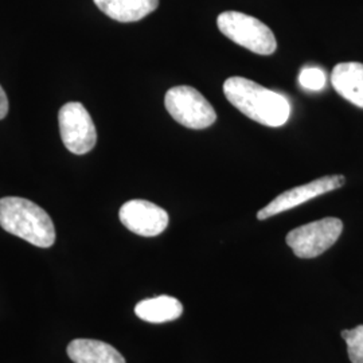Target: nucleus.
<instances>
[{"instance_id":"1","label":"nucleus","mask_w":363,"mask_h":363,"mask_svg":"<svg viewBox=\"0 0 363 363\" xmlns=\"http://www.w3.org/2000/svg\"><path fill=\"white\" fill-rule=\"evenodd\" d=\"M223 93L229 103L253 121L267 127H281L291 116L286 96L244 77L228 78Z\"/></svg>"},{"instance_id":"2","label":"nucleus","mask_w":363,"mask_h":363,"mask_svg":"<svg viewBox=\"0 0 363 363\" xmlns=\"http://www.w3.org/2000/svg\"><path fill=\"white\" fill-rule=\"evenodd\" d=\"M0 226L34 247H50L55 242V228L50 216L25 198L0 199Z\"/></svg>"},{"instance_id":"3","label":"nucleus","mask_w":363,"mask_h":363,"mask_svg":"<svg viewBox=\"0 0 363 363\" xmlns=\"http://www.w3.org/2000/svg\"><path fill=\"white\" fill-rule=\"evenodd\" d=\"M220 33L234 43L259 55L276 52L277 42L272 30L259 19L238 11H226L217 19Z\"/></svg>"},{"instance_id":"4","label":"nucleus","mask_w":363,"mask_h":363,"mask_svg":"<svg viewBox=\"0 0 363 363\" xmlns=\"http://www.w3.org/2000/svg\"><path fill=\"white\" fill-rule=\"evenodd\" d=\"M164 105L171 117L186 128L205 130L217 120L213 105L191 86L171 88L166 93Z\"/></svg>"},{"instance_id":"5","label":"nucleus","mask_w":363,"mask_h":363,"mask_svg":"<svg viewBox=\"0 0 363 363\" xmlns=\"http://www.w3.org/2000/svg\"><path fill=\"white\" fill-rule=\"evenodd\" d=\"M342 230L343 223L339 218L315 220L286 234V245L298 259H315L337 242Z\"/></svg>"},{"instance_id":"6","label":"nucleus","mask_w":363,"mask_h":363,"mask_svg":"<svg viewBox=\"0 0 363 363\" xmlns=\"http://www.w3.org/2000/svg\"><path fill=\"white\" fill-rule=\"evenodd\" d=\"M61 139L74 155L91 152L97 143V130L89 112L81 103H67L58 113Z\"/></svg>"},{"instance_id":"7","label":"nucleus","mask_w":363,"mask_h":363,"mask_svg":"<svg viewBox=\"0 0 363 363\" xmlns=\"http://www.w3.org/2000/svg\"><path fill=\"white\" fill-rule=\"evenodd\" d=\"M345 183L346 178L343 175H330L286 190L283 194L276 196L265 208H261L257 213V218L259 220H268L273 216L284 213L286 210L298 208L316 196L340 189Z\"/></svg>"},{"instance_id":"8","label":"nucleus","mask_w":363,"mask_h":363,"mask_svg":"<svg viewBox=\"0 0 363 363\" xmlns=\"http://www.w3.org/2000/svg\"><path fill=\"white\" fill-rule=\"evenodd\" d=\"M118 218L132 233L143 237L159 235L169 226L167 211L144 199L125 202L118 211Z\"/></svg>"},{"instance_id":"9","label":"nucleus","mask_w":363,"mask_h":363,"mask_svg":"<svg viewBox=\"0 0 363 363\" xmlns=\"http://www.w3.org/2000/svg\"><path fill=\"white\" fill-rule=\"evenodd\" d=\"M331 84L345 100L363 109V64H337L331 73Z\"/></svg>"},{"instance_id":"10","label":"nucleus","mask_w":363,"mask_h":363,"mask_svg":"<svg viewBox=\"0 0 363 363\" xmlns=\"http://www.w3.org/2000/svg\"><path fill=\"white\" fill-rule=\"evenodd\" d=\"M67 355L74 363H125L118 351L101 340L74 339L67 346Z\"/></svg>"},{"instance_id":"11","label":"nucleus","mask_w":363,"mask_h":363,"mask_svg":"<svg viewBox=\"0 0 363 363\" xmlns=\"http://www.w3.org/2000/svg\"><path fill=\"white\" fill-rule=\"evenodd\" d=\"M94 4L111 19L130 23L154 13L159 0H93Z\"/></svg>"},{"instance_id":"12","label":"nucleus","mask_w":363,"mask_h":363,"mask_svg":"<svg viewBox=\"0 0 363 363\" xmlns=\"http://www.w3.org/2000/svg\"><path fill=\"white\" fill-rule=\"evenodd\" d=\"M135 313L139 319L148 323H166L175 320L183 313V306L178 298L162 295L145 298L136 304Z\"/></svg>"},{"instance_id":"13","label":"nucleus","mask_w":363,"mask_h":363,"mask_svg":"<svg viewBox=\"0 0 363 363\" xmlns=\"http://www.w3.org/2000/svg\"><path fill=\"white\" fill-rule=\"evenodd\" d=\"M342 337L347 345L351 363H363V325L352 330H343Z\"/></svg>"},{"instance_id":"14","label":"nucleus","mask_w":363,"mask_h":363,"mask_svg":"<svg viewBox=\"0 0 363 363\" xmlns=\"http://www.w3.org/2000/svg\"><path fill=\"white\" fill-rule=\"evenodd\" d=\"M298 84L306 91H319L325 89L327 77H325V73L322 69L308 66V67H304L300 72Z\"/></svg>"},{"instance_id":"15","label":"nucleus","mask_w":363,"mask_h":363,"mask_svg":"<svg viewBox=\"0 0 363 363\" xmlns=\"http://www.w3.org/2000/svg\"><path fill=\"white\" fill-rule=\"evenodd\" d=\"M7 112H9V99L6 91L0 85V120L7 116Z\"/></svg>"}]
</instances>
